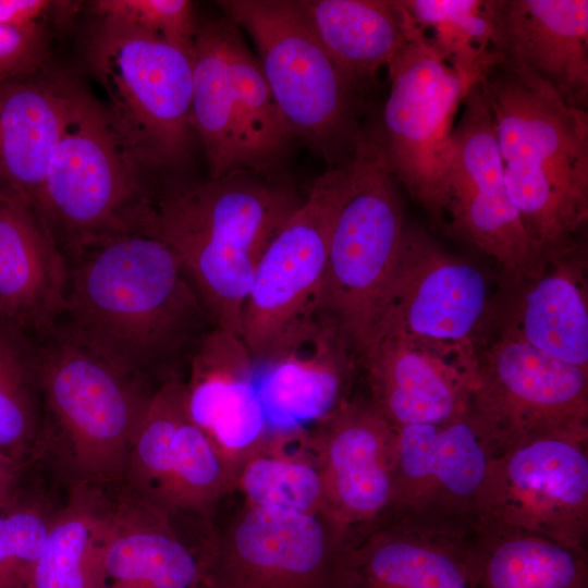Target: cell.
I'll return each instance as SVG.
<instances>
[{
  "label": "cell",
  "mask_w": 588,
  "mask_h": 588,
  "mask_svg": "<svg viewBox=\"0 0 588 588\" xmlns=\"http://www.w3.org/2000/svg\"><path fill=\"white\" fill-rule=\"evenodd\" d=\"M54 328L157 383L183 377L213 324L169 246L138 230L68 255Z\"/></svg>",
  "instance_id": "1"
},
{
  "label": "cell",
  "mask_w": 588,
  "mask_h": 588,
  "mask_svg": "<svg viewBox=\"0 0 588 588\" xmlns=\"http://www.w3.org/2000/svg\"><path fill=\"white\" fill-rule=\"evenodd\" d=\"M302 201L274 173L167 180L155 194L146 231L173 252L213 327L238 334L257 264Z\"/></svg>",
  "instance_id": "2"
},
{
  "label": "cell",
  "mask_w": 588,
  "mask_h": 588,
  "mask_svg": "<svg viewBox=\"0 0 588 588\" xmlns=\"http://www.w3.org/2000/svg\"><path fill=\"white\" fill-rule=\"evenodd\" d=\"M42 426L78 485L123 480L132 440L160 383L54 328L36 336Z\"/></svg>",
  "instance_id": "3"
},
{
  "label": "cell",
  "mask_w": 588,
  "mask_h": 588,
  "mask_svg": "<svg viewBox=\"0 0 588 588\" xmlns=\"http://www.w3.org/2000/svg\"><path fill=\"white\" fill-rule=\"evenodd\" d=\"M86 58L113 133L135 168L144 176L180 170L194 134L191 56L133 25L99 17Z\"/></svg>",
  "instance_id": "4"
},
{
  "label": "cell",
  "mask_w": 588,
  "mask_h": 588,
  "mask_svg": "<svg viewBox=\"0 0 588 588\" xmlns=\"http://www.w3.org/2000/svg\"><path fill=\"white\" fill-rule=\"evenodd\" d=\"M406 225L401 185L370 121L334 220L315 314L338 328L357 362L373 338Z\"/></svg>",
  "instance_id": "5"
},
{
  "label": "cell",
  "mask_w": 588,
  "mask_h": 588,
  "mask_svg": "<svg viewBox=\"0 0 588 588\" xmlns=\"http://www.w3.org/2000/svg\"><path fill=\"white\" fill-rule=\"evenodd\" d=\"M155 193L124 154L102 105L72 79L36 204L65 257L96 241L146 230Z\"/></svg>",
  "instance_id": "6"
},
{
  "label": "cell",
  "mask_w": 588,
  "mask_h": 588,
  "mask_svg": "<svg viewBox=\"0 0 588 588\" xmlns=\"http://www.w3.org/2000/svg\"><path fill=\"white\" fill-rule=\"evenodd\" d=\"M225 17L253 39L264 76L295 139L329 168L352 161L364 101L311 28L299 1L224 0Z\"/></svg>",
  "instance_id": "7"
},
{
  "label": "cell",
  "mask_w": 588,
  "mask_h": 588,
  "mask_svg": "<svg viewBox=\"0 0 588 588\" xmlns=\"http://www.w3.org/2000/svg\"><path fill=\"white\" fill-rule=\"evenodd\" d=\"M387 69L390 89L375 121L387 162L401 187L444 226L454 118L480 78L445 61L418 27Z\"/></svg>",
  "instance_id": "8"
},
{
  "label": "cell",
  "mask_w": 588,
  "mask_h": 588,
  "mask_svg": "<svg viewBox=\"0 0 588 588\" xmlns=\"http://www.w3.org/2000/svg\"><path fill=\"white\" fill-rule=\"evenodd\" d=\"M467 412L492 457L540 439L588 442V370L498 331L476 346Z\"/></svg>",
  "instance_id": "9"
},
{
  "label": "cell",
  "mask_w": 588,
  "mask_h": 588,
  "mask_svg": "<svg viewBox=\"0 0 588 588\" xmlns=\"http://www.w3.org/2000/svg\"><path fill=\"white\" fill-rule=\"evenodd\" d=\"M351 172L352 161L327 169L264 250L238 332L254 364L262 360L291 329L315 316L332 228Z\"/></svg>",
  "instance_id": "10"
},
{
  "label": "cell",
  "mask_w": 588,
  "mask_h": 588,
  "mask_svg": "<svg viewBox=\"0 0 588 588\" xmlns=\"http://www.w3.org/2000/svg\"><path fill=\"white\" fill-rule=\"evenodd\" d=\"M347 530L323 514L244 503L207 534V588H333Z\"/></svg>",
  "instance_id": "11"
},
{
  "label": "cell",
  "mask_w": 588,
  "mask_h": 588,
  "mask_svg": "<svg viewBox=\"0 0 588 588\" xmlns=\"http://www.w3.org/2000/svg\"><path fill=\"white\" fill-rule=\"evenodd\" d=\"M477 523L587 549L588 442L540 439L492 457L476 502Z\"/></svg>",
  "instance_id": "12"
},
{
  "label": "cell",
  "mask_w": 588,
  "mask_h": 588,
  "mask_svg": "<svg viewBox=\"0 0 588 588\" xmlns=\"http://www.w3.org/2000/svg\"><path fill=\"white\" fill-rule=\"evenodd\" d=\"M123 481L128 495L206 524L234 491L233 473L187 413L184 377L155 390L132 440Z\"/></svg>",
  "instance_id": "13"
},
{
  "label": "cell",
  "mask_w": 588,
  "mask_h": 588,
  "mask_svg": "<svg viewBox=\"0 0 588 588\" xmlns=\"http://www.w3.org/2000/svg\"><path fill=\"white\" fill-rule=\"evenodd\" d=\"M444 226L493 258L513 281L542 271L509 195L493 117L478 83L452 132Z\"/></svg>",
  "instance_id": "14"
},
{
  "label": "cell",
  "mask_w": 588,
  "mask_h": 588,
  "mask_svg": "<svg viewBox=\"0 0 588 588\" xmlns=\"http://www.w3.org/2000/svg\"><path fill=\"white\" fill-rule=\"evenodd\" d=\"M495 302L477 266L407 224L370 344L401 332L476 348L491 326Z\"/></svg>",
  "instance_id": "15"
},
{
  "label": "cell",
  "mask_w": 588,
  "mask_h": 588,
  "mask_svg": "<svg viewBox=\"0 0 588 588\" xmlns=\"http://www.w3.org/2000/svg\"><path fill=\"white\" fill-rule=\"evenodd\" d=\"M478 85L493 117L503 163L588 205V110L566 105L544 84L498 64Z\"/></svg>",
  "instance_id": "16"
},
{
  "label": "cell",
  "mask_w": 588,
  "mask_h": 588,
  "mask_svg": "<svg viewBox=\"0 0 588 588\" xmlns=\"http://www.w3.org/2000/svg\"><path fill=\"white\" fill-rule=\"evenodd\" d=\"M473 526L383 511L348 528L333 588H474Z\"/></svg>",
  "instance_id": "17"
},
{
  "label": "cell",
  "mask_w": 588,
  "mask_h": 588,
  "mask_svg": "<svg viewBox=\"0 0 588 588\" xmlns=\"http://www.w3.org/2000/svg\"><path fill=\"white\" fill-rule=\"evenodd\" d=\"M395 428L394 480L384 511L424 522L473 526L492 455L469 413L440 424Z\"/></svg>",
  "instance_id": "18"
},
{
  "label": "cell",
  "mask_w": 588,
  "mask_h": 588,
  "mask_svg": "<svg viewBox=\"0 0 588 588\" xmlns=\"http://www.w3.org/2000/svg\"><path fill=\"white\" fill-rule=\"evenodd\" d=\"M357 364L365 371L368 401L394 427L440 424L467 412L475 347L389 332Z\"/></svg>",
  "instance_id": "19"
},
{
  "label": "cell",
  "mask_w": 588,
  "mask_h": 588,
  "mask_svg": "<svg viewBox=\"0 0 588 588\" xmlns=\"http://www.w3.org/2000/svg\"><path fill=\"white\" fill-rule=\"evenodd\" d=\"M307 433L321 478L322 514L347 529L383 512L394 480L396 428L368 399H348Z\"/></svg>",
  "instance_id": "20"
},
{
  "label": "cell",
  "mask_w": 588,
  "mask_h": 588,
  "mask_svg": "<svg viewBox=\"0 0 588 588\" xmlns=\"http://www.w3.org/2000/svg\"><path fill=\"white\" fill-rule=\"evenodd\" d=\"M495 64L588 108V1L490 0Z\"/></svg>",
  "instance_id": "21"
},
{
  "label": "cell",
  "mask_w": 588,
  "mask_h": 588,
  "mask_svg": "<svg viewBox=\"0 0 588 588\" xmlns=\"http://www.w3.org/2000/svg\"><path fill=\"white\" fill-rule=\"evenodd\" d=\"M357 360L330 321L313 316L260 362L256 383L271 430L304 429L351 399Z\"/></svg>",
  "instance_id": "22"
},
{
  "label": "cell",
  "mask_w": 588,
  "mask_h": 588,
  "mask_svg": "<svg viewBox=\"0 0 588 588\" xmlns=\"http://www.w3.org/2000/svg\"><path fill=\"white\" fill-rule=\"evenodd\" d=\"M186 371L187 413L236 478L271 431L253 357L238 334L213 327L195 347Z\"/></svg>",
  "instance_id": "23"
},
{
  "label": "cell",
  "mask_w": 588,
  "mask_h": 588,
  "mask_svg": "<svg viewBox=\"0 0 588 588\" xmlns=\"http://www.w3.org/2000/svg\"><path fill=\"white\" fill-rule=\"evenodd\" d=\"M68 272L38 210L0 194V319L35 338L52 331L64 310Z\"/></svg>",
  "instance_id": "24"
},
{
  "label": "cell",
  "mask_w": 588,
  "mask_h": 588,
  "mask_svg": "<svg viewBox=\"0 0 588 588\" xmlns=\"http://www.w3.org/2000/svg\"><path fill=\"white\" fill-rule=\"evenodd\" d=\"M175 519L127 493L112 505L97 556L98 588H207L204 540L187 542Z\"/></svg>",
  "instance_id": "25"
},
{
  "label": "cell",
  "mask_w": 588,
  "mask_h": 588,
  "mask_svg": "<svg viewBox=\"0 0 588 588\" xmlns=\"http://www.w3.org/2000/svg\"><path fill=\"white\" fill-rule=\"evenodd\" d=\"M71 82L47 68L0 83V194L36 208L60 137Z\"/></svg>",
  "instance_id": "26"
},
{
  "label": "cell",
  "mask_w": 588,
  "mask_h": 588,
  "mask_svg": "<svg viewBox=\"0 0 588 588\" xmlns=\"http://www.w3.org/2000/svg\"><path fill=\"white\" fill-rule=\"evenodd\" d=\"M577 248L546 265L537 277L523 280L527 285L507 314L498 317V331L588 370V295L584 259H575Z\"/></svg>",
  "instance_id": "27"
},
{
  "label": "cell",
  "mask_w": 588,
  "mask_h": 588,
  "mask_svg": "<svg viewBox=\"0 0 588 588\" xmlns=\"http://www.w3.org/2000/svg\"><path fill=\"white\" fill-rule=\"evenodd\" d=\"M318 39L365 100L417 26L400 0H299Z\"/></svg>",
  "instance_id": "28"
},
{
  "label": "cell",
  "mask_w": 588,
  "mask_h": 588,
  "mask_svg": "<svg viewBox=\"0 0 588 588\" xmlns=\"http://www.w3.org/2000/svg\"><path fill=\"white\" fill-rule=\"evenodd\" d=\"M474 588H588V551L474 524Z\"/></svg>",
  "instance_id": "29"
},
{
  "label": "cell",
  "mask_w": 588,
  "mask_h": 588,
  "mask_svg": "<svg viewBox=\"0 0 588 588\" xmlns=\"http://www.w3.org/2000/svg\"><path fill=\"white\" fill-rule=\"evenodd\" d=\"M191 63L189 121L203 146L209 179L245 170L225 48V17L198 24Z\"/></svg>",
  "instance_id": "30"
},
{
  "label": "cell",
  "mask_w": 588,
  "mask_h": 588,
  "mask_svg": "<svg viewBox=\"0 0 588 588\" xmlns=\"http://www.w3.org/2000/svg\"><path fill=\"white\" fill-rule=\"evenodd\" d=\"M235 490L248 505L322 514L321 478L307 428L271 430L241 465Z\"/></svg>",
  "instance_id": "31"
},
{
  "label": "cell",
  "mask_w": 588,
  "mask_h": 588,
  "mask_svg": "<svg viewBox=\"0 0 588 588\" xmlns=\"http://www.w3.org/2000/svg\"><path fill=\"white\" fill-rule=\"evenodd\" d=\"M111 507L94 486L77 483L51 517L27 588H98L97 556Z\"/></svg>",
  "instance_id": "32"
},
{
  "label": "cell",
  "mask_w": 588,
  "mask_h": 588,
  "mask_svg": "<svg viewBox=\"0 0 588 588\" xmlns=\"http://www.w3.org/2000/svg\"><path fill=\"white\" fill-rule=\"evenodd\" d=\"M225 17V16H224ZM225 48L234 88L245 170L272 173L295 137L242 30L225 17Z\"/></svg>",
  "instance_id": "33"
},
{
  "label": "cell",
  "mask_w": 588,
  "mask_h": 588,
  "mask_svg": "<svg viewBox=\"0 0 588 588\" xmlns=\"http://www.w3.org/2000/svg\"><path fill=\"white\" fill-rule=\"evenodd\" d=\"M41 426L36 338L0 319V451L22 463Z\"/></svg>",
  "instance_id": "34"
},
{
  "label": "cell",
  "mask_w": 588,
  "mask_h": 588,
  "mask_svg": "<svg viewBox=\"0 0 588 588\" xmlns=\"http://www.w3.org/2000/svg\"><path fill=\"white\" fill-rule=\"evenodd\" d=\"M412 22L450 64L479 78L497 62L490 52V0H400Z\"/></svg>",
  "instance_id": "35"
},
{
  "label": "cell",
  "mask_w": 588,
  "mask_h": 588,
  "mask_svg": "<svg viewBox=\"0 0 588 588\" xmlns=\"http://www.w3.org/2000/svg\"><path fill=\"white\" fill-rule=\"evenodd\" d=\"M38 506L0 505V588H27L50 520Z\"/></svg>",
  "instance_id": "36"
},
{
  "label": "cell",
  "mask_w": 588,
  "mask_h": 588,
  "mask_svg": "<svg viewBox=\"0 0 588 588\" xmlns=\"http://www.w3.org/2000/svg\"><path fill=\"white\" fill-rule=\"evenodd\" d=\"M94 12L156 35L191 56L198 23L188 0H98Z\"/></svg>",
  "instance_id": "37"
},
{
  "label": "cell",
  "mask_w": 588,
  "mask_h": 588,
  "mask_svg": "<svg viewBox=\"0 0 588 588\" xmlns=\"http://www.w3.org/2000/svg\"><path fill=\"white\" fill-rule=\"evenodd\" d=\"M47 25L0 27V83L35 75L48 68Z\"/></svg>",
  "instance_id": "38"
},
{
  "label": "cell",
  "mask_w": 588,
  "mask_h": 588,
  "mask_svg": "<svg viewBox=\"0 0 588 588\" xmlns=\"http://www.w3.org/2000/svg\"><path fill=\"white\" fill-rule=\"evenodd\" d=\"M74 10L72 1L0 0V27L23 28L66 22Z\"/></svg>",
  "instance_id": "39"
},
{
  "label": "cell",
  "mask_w": 588,
  "mask_h": 588,
  "mask_svg": "<svg viewBox=\"0 0 588 588\" xmlns=\"http://www.w3.org/2000/svg\"><path fill=\"white\" fill-rule=\"evenodd\" d=\"M21 464L15 458L0 451V505L12 500L13 488L16 482Z\"/></svg>",
  "instance_id": "40"
}]
</instances>
